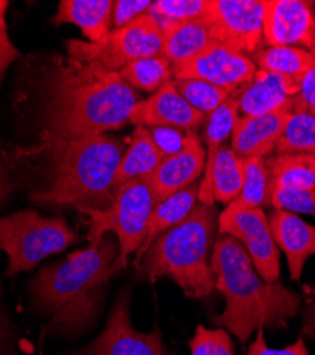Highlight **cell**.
<instances>
[{"instance_id": "9c48e42d", "label": "cell", "mask_w": 315, "mask_h": 355, "mask_svg": "<svg viewBox=\"0 0 315 355\" xmlns=\"http://www.w3.org/2000/svg\"><path fill=\"white\" fill-rule=\"evenodd\" d=\"M217 234H228L240 242L263 280L280 282V253L263 208H236L227 205L219 214Z\"/></svg>"}, {"instance_id": "e575fe53", "label": "cell", "mask_w": 315, "mask_h": 355, "mask_svg": "<svg viewBox=\"0 0 315 355\" xmlns=\"http://www.w3.org/2000/svg\"><path fill=\"white\" fill-rule=\"evenodd\" d=\"M151 0H114L112 3V26L120 28L139 16L150 12Z\"/></svg>"}, {"instance_id": "83f0119b", "label": "cell", "mask_w": 315, "mask_h": 355, "mask_svg": "<svg viewBox=\"0 0 315 355\" xmlns=\"http://www.w3.org/2000/svg\"><path fill=\"white\" fill-rule=\"evenodd\" d=\"M244 159V180L240 195L228 205L236 208H266L269 191V168L264 158L251 157Z\"/></svg>"}, {"instance_id": "8992f818", "label": "cell", "mask_w": 315, "mask_h": 355, "mask_svg": "<svg viewBox=\"0 0 315 355\" xmlns=\"http://www.w3.org/2000/svg\"><path fill=\"white\" fill-rule=\"evenodd\" d=\"M158 202L151 176H142L118 187L107 209L82 211L89 216L90 245H98L105 234L117 236L120 254L116 268L118 272L127 266L129 254L136 253L144 243L148 222Z\"/></svg>"}, {"instance_id": "ffe728a7", "label": "cell", "mask_w": 315, "mask_h": 355, "mask_svg": "<svg viewBox=\"0 0 315 355\" xmlns=\"http://www.w3.org/2000/svg\"><path fill=\"white\" fill-rule=\"evenodd\" d=\"M239 118V104L233 94L219 108L209 114L205 120L204 141L206 144V162L202 182L199 184V202L205 205H215L212 192V172L215 158L223 146V141L232 137L235 124Z\"/></svg>"}, {"instance_id": "30bf717a", "label": "cell", "mask_w": 315, "mask_h": 355, "mask_svg": "<svg viewBox=\"0 0 315 355\" xmlns=\"http://www.w3.org/2000/svg\"><path fill=\"white\" fill-rule=\"evenodd\" d=\"M205 19L215 43L246 55L259 51L263 42L264 0H208Z\"/></svg>"}, {"instance_id": "8d00e7d4", "label": "cell", "mask_w": 315, "mask_h": 355, "mask_svg": "<svg viewBox=\"0 0 315 355\" xmlns=\"http://www.w3.org/2000/svg\"><path fill=\"white\" fill-rule=\"evenodd\" d=\"M247 355H309V352L303 337L282 349H273L266 343L264 329H260L257 330L254 341L249 345Z\"/></svg>"}, {"instance_id": "52a82bcc", "label": "cell", "mask_w": 315, "mask_h": 355, "mask_svg": "<svg viewBox=\"0 0 315 355\" xmlns=\"http://www.w3.org/2000/svg\"><path fill=\"white\" fill-rule=\"evenodd\" d=\"M78 241L62 218H44L36 211H21L0 218V250L9 259L6 276L33 270L51 254Z\"/></svg>"}, {"instance_id": "8fae6325", "label": "cell", "mask_w": 315, "mask_h": 355, "mask_svg": "<svg viewBox=\"0 0 315 355\" xmlns=\"http://www.w3.org/2000/svg\"><path fill=\"white\" fill-rule=\"evenodd\" d=\"M77 355H169L162 333L155 327L141 333L132 327L129 294L121 293L112 306L101 336Z\"/></svg>"}, {"instance_id": "ac0fdd59", "label": "cell", "mask_w": 315, "mask_h": 355, "mask_svg": "<svg viewBox=\"0 0 315 355\" xmlns=\"http://www.w3.org/2000/svg\"><path fill=\"white\" fill-rule=\"evenodd\" d=\"M269 222L277 248L287 257L291 279L300 280L307 260L315 254V226L282 209H274Z\"/></svg>"}, {"instance_id": "484cf974", "label": "cell", "mask_w": 315, "mask_h": 355, "mask_svg": "<svg viewBox=\"0 0 315 355\" xmlns=\"http://www.w3.org/2000/svg\"><path fill=\"white\" fill-rule=\"evenodd\" d=\"M277 155L315 154V112L294 110L276 148Z\"/></svg>"}, {"instance_id": "7402d4cb", "label": "cell", "mask_w": 315, "mask_h": 355, "mask_svg": "<svg viewBox=\"0 0 315 355\" xmlns=\"http://www.w3.org/2000/svg\"><path fill=\"white\" fill-rule=\"evenodd\" d=\"M197 203H199V185L196 182L174 195H170L169 198L158 202L148 222L145 241L142 243L141 249L136 252L135 266H138L142 256H144L148 248L155 242L158 236L172 227H175L177 225L182 223L193 212Z\"/></svg>"}, {"instance_id": "d6a6232c", "label": "cell", "mask_w": 315, "mask_h": 355, "mask_svg": "<svg viewBox=\"0 0 315 355\" xmlns=\"http://www.w3.org/2000/svg\"><path fill=\"white\" fill-rule=\"evenodd\" d=\"M189 348L190 355H235L232 338L226 330H210L204 325L196 327Z\"/></svg>"}, {"instance_id": "74e56055", "label": "cell", "mask_w": 315, "mask_h": 355, "mask_svg": "<svg viewBox=\"0 0 315 355\" xmlns=\"http://www.w3.org/2000/svg\"><path fill=\"white\" fill-rule=\"evenodd\" d=\"M294 110H309L315 112V54L311 67L300 81V93L294 98Z\"/></svg>"}, {"instance_id": "7c38bea8", "label": "cell", "mask_w": 315, "mask_h": 355, "mask_svg": "<svg viewBox=\"0 0 315 355\" xmlns=\"http://www.w3.org/2000/svg\"><path fill=\"white\" fill-rule=\"evenodd\" d=\"M257 71L251 58L232 47L212 43L190 60L172 66V78H197L236 93Z\"/></svg>"}, {"instance_id": "b9f144b4", "label": "cell", "mask_w": 315, "mask_h": 355, "mask_svg": "<svg viewBox=\"0 0 315 355\" xmlns=\"http://www.w3.org/2000/svg\"><path fill=\"white\" fill-rule=\"evenodd\" d=\"M312 53L315 54V42H314V49H312Z\"/></svg>"}, {"instance_id": "5bb4252c", "label": "cell", "mask_w": 315, "mask_h": 355, "mask_svg": "<svg viewBox=\"0 0 315 355\" xmlns=\"http://www.w3.org/2000/svg\"><path fill=\"white\" fill-rule=\"evenodd\" d=\"M206 116L192 108L179 94L174 80L165 83L154 96L141 100L129 115V123L136 127H169L183 132L196 131Z\"/></svg>"}, {"instance_id": "60d3db41", "label": "cell", "mask_w": 315, "mask_h": 355, "mask_svg": "<svg viewBox=\"0 0 315 355\" xmlns=\"http://www.w3.org/2000/svg\"><path fill=\"white\" fill-rule=\"evenodd\" d=\"M304 291H307L312 297V300H315V284L309 286V287H304Z\"/></svg>"}, {"instance_id": "d590c367", "label": "cell", "mask_w": 315, "mask_h": 355, "mask_svg": "<svg viewBox=\"0 0 315 355\" xmlns=\"http://www.w3.org/2000/svg\"><path fill=\"white\" fill-rule=\"evenodd\" d=\"M150 132L155 145L159 148V151L165 158L177 155L185 146L186 132L181 130L169 128V127H155V128H151Z\"/></svg>"}, {"instance_id": "ab89813d", "label": "cell", "mask_w": 315, "mask_h": 355, "mask_svg": "<svg viewBox=\"0 0 315 355\" xmlns=\"http://www.w3.org/2000/svg\"><path fill=\"white\" fill-rule=\"evenodd\" d=\"M300 158L303 159V162L312 171L314 176H315V154L311 155H300Z\"/></svg>"}, {"instance_id": "7a4b0ae2", "label": "cell", "mask_w": 315, "mask_h": 355, "mask_svg": "<svg viewBox=\"0 0 315 355\" xmlns=\"http://www.w3.org/2000/svg\"><path fill=\"white\" fill-rule=\"evenodd\" d=\"M216 290L226 299L215 324L246 343L257 330L285 327L301 307L300 295L282 283H267L255 272L244 246L228 234H219L212 250Z\"/></svg>"}, {"instance_id": "cb8c5ba5", "label": "cell", "mask_w": 315, "mask_h": 355, "mask_svg": "<svg viewBox=\"0 0 315 355\" xmlns=\"http://www.w3.org/2000/svg\"><path fill=\"white\" fill-rule=\"evenodd\" d=\"M251 60L259 70L290 77L300 84L314 62V54L300 47L277 46L259 50L253 54Z\"/></svg>"}, {"instance_id": "4fadbf2b", "label": "cell", "mask_w": 315, "mask_h": 355, "mask_svg": "<svg viewBox=\"0 0 315 355\" xmlns=\"http://www.w3.org/2000/svg\"><path fill=\"white\" fill-rule=\"evenodd\" d=\"M263 40L270 47L303 46L312 53L315 17L309 2L264 0Z\"/></svg>"}, {"instance_id": "277c9868", "label": "cell", "mask_w": 315, "mask_h": 355, "mask_svg": "<svg viewBox=\"0 0 315 355\" xmlns=\"http://www.w3.org/2000/svg\"><path fill=\"white\" fill-rule=\"evenodd\" d=\"M48 182L35 202L70 205L82 211L107 209L116 196V178L124 154L120 139L101 134L57 145Z\"/></svg>"}, {"instance_id": "44dd1931", "label": "cell", "mask_w": 315, "mask_h": 355, "mask_svg": "<svg viewBox=\"0 0 315 355\" xmlns=\"http://www.w3.org/2000/svg\"><path fill=\"white\" fill-rule=\"evenodd\" d=\"M163 40L161 55L170 66L185 63L213 42L210 26L205 17L188 21L172 23L162 28Z\"/></svg>"}, {"instance_id": "6da1fadb", "label": "cell", "mask_w": 315, "mask_h": 355, "mask_svg": "<svg viewBox=\"0 0 315 355\" xmlns=\"http://www.w3.org/2000/svg\"><path fill=\"white\" fill-rule=\"evenodd\" d=\"M139 101L120 71L55 57L46 76L40 141L27 154H47L60 144L118 130Z\"/></svg>"}, {"instance_id": "1f68e13d", "label": "cell", "mask_w": 315, "mask_h": 355, "mask_svg": "<svg viewBox=\"0 0 315 355\" xmlns=\"http://www.w3.org/2000/svg\"><path fill=\"white\" fill-rule=\"evenodd\" d=\"M266 208L315 216V191L269 187Z\"/></svg>"}, {"instance_id": "9a60e30c", "label": "cell", "mask_w": 315, "mask_h": 355, "mask_svg": "<svg viewBox=\"0 0 315 355\" xmlns=\"http://www.w3.org/2000/svg\"><path fill=\"white\" fill-rule=\"evenodd\" d=\"M293 111L294 105H290L262 115L239 116L232 132L233 153L240 158H264L276 153Z\"/></svg>"}, {"instance_id": "f35d334b", "label": "cell", "mask_w": 315, "mask_h": 355, "mask_svg": "<svg viewBox=\"0 0 315 355\" xmlns=\"http://www.w3.org/2000/svg\"><path fill=\"white\" fill-rule=\"evenodd\" d=\"M10 189H12V185L8 176V168L5 165L2 155H0V202L5 199V196L10 192Z\"/></svg>"}, {"instance_id": "f546056e", "label": "cell", "mask_w": 315, "mask_h": 355, "mask_svg": "<svg viewBox=\"0 0 315 355\" xmlns=\"http://www.w3.org/2000/svg\"><path fill=\"white\" fill-rule=\"evenodd\" d=\"M174 84L179 94L186 100V103L205 116L212 114L216 108H219L224 101H227L235 94L212 83L197 78L174 80Z\"/></svg>"}, {"instance_id": "4dcf8cb0", "label": "cell", "mask_w": 315, "mask_h": 355, "mask_svg": "<svg viewBox=\"0 0 315 355\" xmlns=\"http://www.w3.org/2000/svg\"><path fill=\"white\" fill-rule=\"evenodd\" d=\"M208 0H156L148 13H151L161 28L179 21L205 17Z\"/></svg>"}, {"instance_id": "e0dca14e", "label": "cell", "mask_w": 315, "mask_h": 355, "mask_svg": "<svg viewBox=\"0 0 315 355\" xmlns=\"http://www.w3.org/2000/svg\"><path fill=\"white\" fill-rule=\"evenodd\" d=\"M300 84L290 77L257 70L253 80L235 93L242 116L262 115L294 105Z\"/></svg>"}, {"instance_id": "f1b7e54d", "label": "cell", "mask_w": 315, "mask_h": 355, "mask_svg": "<svg viewBox=\"0 0 315 355\" xmlns=\"http://www.w3.org/2000/svg\"><path fill=\"white\" fill-rule=\"evenodd\" d=\"M267 162L269 187L315 191V176L300 155H276Z\"/></svg>"}, {"instance_id": "836d02e7", "label": "cell", "mask_w": 315, "mask_h": 355, "mask_svg": "<svg viewBox=\"0 0 315 355\" xmlns=\"http://www.w3.org/2000/svg\"><path fill=\"white\" fill-rule=\"evenodd\" d=\"M9 5L8 0H0V85H2L9 67L21 57V53L13 44L9 35V27L6 23Z\"/></svg>"}, {"instance_id": "d6986e66", "label": "cell", "mask_w": 315, "mask_h": 355, "mask_svg": "<svg viewBox=\"0 0 315 355\" xmlns=\"http://www.w3.org/2000/svg\"><path fill=\"white\" fill-rule=\"evenodd\" d=\"M111 0H62L51 23H71L80 27L89 43H98L112 31Z\"/></svg>"}, {"instance_id": "7bdbcfd3", "label": "cell", "mask_w": 315, "mask_h": 355, "mask_svg": "<svg viewBox=\"0 0 315 355\" xmlns=\"http://www.w3.org/2000/svg\"><path fill=\"white\" fill-rule=\"evenodd\" d=\"M0 293H2V286H0Z\"/></svg>"}, {"instance_id": "2e32d148", "label": "cell", "mask_w": 315, "mask_h": 355, "mask_svg": "<svg viewBox=\"0 0 315 355\" xmlns=\"http://www.w3.org/2000/svg\"><path fill=\"white\" fill-rule=\"evenodd\" d=\"M205 162L206 151L202 141L196 131L186 132L182 151L163 158L151 176L159 202L195 184L205 171Z\"/></svg>"}, {"instance_id": "603a6c76", "label": "cell", "mask_w": 315, "mask_h": 355, "mask_svg": "<svg viewBox=\"0 0 315 355\" xmlns=\"http://www.w3.org/2000/svg\"><path fill=\"white\" fill-rule=\"evenodd\" d=\"M163 158L165 157L155 145L150 130L136 127L128 148L123 154L116 178V189L136 178L152 176Z\"/></svg>"}, {"instance_id": "5b68a950", "label": "cell", "mask_w": 315, "mask_h": 355, "mask_svg": "<svg viewBox=\"0 0 315 355\" xmlns=\"http://www.w3.org/2000/svg\"><path fill=\"white\" fill-rule=\"evenodd\" d=\"M219 214L215 205L197 203L179 225L159 234L136 268L151 283L174 280L189 299H205L216 288L212 250Z\"/></svg>"}, {"instance_id": "3957f363", "label": "cell", "mask_w": 315, "mask_h": 355, "mask_svg": "<svg viewBox=\"0 0 315 355\" xmlns=\"http://www.w3.org/2000/svg\"><path fill=\"white\" fill-rule=\"evenodd\" d=\"M118 243L108 234L98 245L69 254L43 268L32 284L36 303L50 314L54 333H77L93 321L105 283L118 273Z\"/></svg>"}, {"instance_id": "ba28073f", "label": "cell", "mask_w": 315, "mask_h": 355, "mask_svg": "<svg viewBox=\"0 0 315 355\" xmlns=\"http://www.w3.org/2000/svg\"><path fill=\"white\" fill-rule=\"evenodd\" d=\"M163 33L151 13L112 28L98 43L69 40L67 57L78 62H96L111 71H120L138 58L161 54Z\"/></svg>"}, {"instance_id": "4316f807", "label": "cell", "mask_w": 315, "mask_h": 355, "mask_svg": "<svg viewBox=\"0 0 315 355\" xmlns=\"http://www.w3.org/2000/svg\"><path fill=\"white\" fill-rule=\"evenodd\" d=\"M121 77L134 88L142 92H158L172 80V66L161 54L138 58L120 70Z\"/></svg>"}, {"instance_id": "d4e9b609", "label": "cell", "mask_w": 315, "mask_h": 355, "mask_svg": "<svg viewBox=\"0 0 315 355\" xmlns=\"http://www.w3.org/2000/svg\"><path fill=\"white\" fill-rule=\"evenodd\" d=\"M244 180V159L237 157L232 146H222L213 164L212 192L215 202L228 205L242 192Z\"/></svg>"}]
</instances>
